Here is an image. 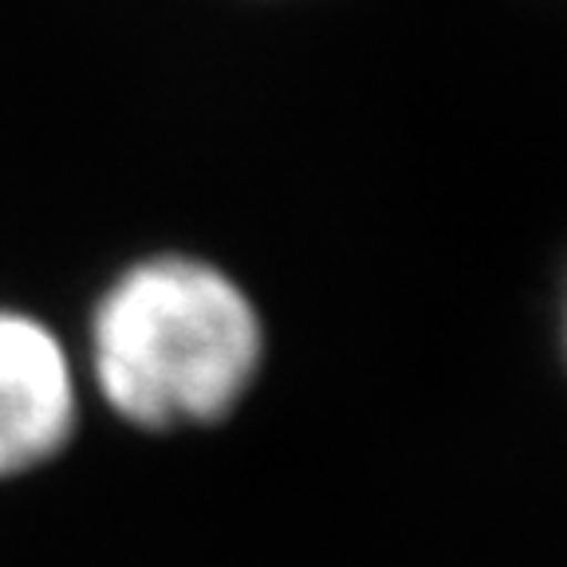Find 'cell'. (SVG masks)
Wrapping results in <instances>:
<instances>
[{"mask_svg": "<svg viewBox=\"0 0 567 567\" xmlns=\"http://www.w3.org/2000/svg\"><path fill=\"white\" fill-rule=\"evenodd\" d=\"M75 425V374L32 316L0 311V477L60 453Z\"/></svg>", "mask_w": 567, "mask_h": 567, "instance_id": "obj_2", "label": "cell"}, {"mask_svg": "<svg viewBox=\"0 0 567 567\" xmlns=\"http://www.w3.org/2000/svg\"><path fill=\"white\" fill-rule=\"evenodd\" d=\"M265 328L233 276L182 252L131 265L91 319V363L103 399L134 425L221 422L248 394Z\"/></svg>", "mask_w": 567, "mask_h": 567, "instance_id": "obj_1", "label": "cell"}, {"mask_svg": "<svg viewBox=\"0 0 567 567\" xmlns=\"http://www.w3.org/2000/svg\"><path fill=\"white\" fill-rule=\"evenodd\" d=\"M564 347H567V296H564Z\"/></svg>", "mask_w": 567, "mask_h": 567, "instance_id": "obj_3", "label": "cell"}]
</instances>
